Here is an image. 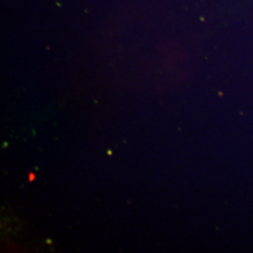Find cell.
Here are the masks:
<instances>
[{"mask_svg":"<svg viewBox=\"0 0 253 253\" xmlns=\"http://www.w3.org/2000/svg\"><path fill=\"white\" fill-rule=\"evenodd\" d=\"M33 179H35V174L34 173H30L29 174V180L32 181Z\"/></svg>","mask_w":253,"mask_h":253,"instance_id":"cell-1","label":"cell"}]
</instances>
